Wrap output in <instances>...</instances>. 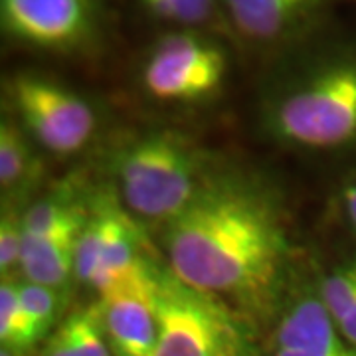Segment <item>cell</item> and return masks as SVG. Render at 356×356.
Masks as SVG:
<instances>
[{"label": "cell", "mask_w": 356, "mask_h": 356, "mask_svg": "<svg viewBox=\"0 0 356 356\" xmlns=\"http://www.w3.org/2000/svg\"><path fill=\"white\" fill-rule=\"evenodd\" d=\"M170 271L194 289L264 317L277 299L291 245L275 202L254 186L210 178L166 222Z\"/></svg>", "instance_id": "6da1fadb"}, {"label": "cell", "mask_w": 356, "mask_h": 356, "mask_svg": "<svg viewBox=\"0 0 356 356\" xmlns=\"http://www.w3.org/2000/svg\"><path fill=\"white\" fill-rule=\"evenodd\" d=\"M117 186L131 212L170 222L210 180L198 147L175 131H149L113 156Z\"/></svg>", "instance_id": "7a4b0ae2"}, {"label": "cell", "mask_w": 356, "mask_h": 356, "mask_svg": "<svg viewBox=\"0 0 356 356\" xmlns=\"http://www.w3.org/2000/svg\"><path fill=\"white\" fill-rule=\"evenodd\" d=\"M159 334L153 356H254L242 315L170 269H156Z\"/></svg>", "instance_id": "3957f363"}, {"label": "cell", "mask_w": 356, "mask_h": 356, "mask_svg": "<svg viewBox=\"0 0 356 356\" xmlns=\"http://www.w3.org/2000/svg\"><path fill=\"white\" fill-rule=\"evenodd\" d=\"M280 139L331 149L356 139V58H339L285 91L269 113Z\"/></svg>", "instance_id": "277c9868"}, {"label": "cell", "mask_w": 356, "mask_h": 356, "mask_svg": "<svg viewBox=\"0 0 356 356\" xmlns=\"http://www.w3.org/2000/svg\"><path fill=\"white\" fill-rule=\"evenodd\" d=\"M10 99L28 135L51 153H77L95 131L89 103L48 77L16 76L10 81Z\"/></svg>", "instance_id": "5b68a950"}, {"label": "cell", "mask_w": 356, "mask_h": 356, "mask_svg": "<svg viewBox=\"0 0 356 356\" xmlns=\"http://www.w3.org/2000/svg\"><path fill=\"white\" fill-rule=\"evenodd\" d=\"M228 70L226 51L196 32H175L156 42L143 81L147 91L165 102H196L212 95Z\"/></svg>", "instance_id": "8992f818"}, {"label": "cell", "mask_w": 356, "mask_h": 356, "mask_svg": "<svg viewBox=\"0 0 356 356\" xmlns=\"http://www.w3.org/2000/svg\"><path fill=\"white\" fill-rule=\"evenodd\" d=\"M6 36L48 51L88 48L99 28L95 0H0Z\"/></svg>", "instance_id": "52a82bcc"}, {"label": "cell", "mask_w": 356, "mask_h": 356, "mask_svg": "<svg viewBox=\"0 0 356 356\" xmlns=\"http://www.w3.org/2000/svg\"><path fill=\"white\" fill-rule=\"evenodd\" d=\"M154 269L140 261L99 293L102 323L113 356H153L159 321Z\"/></svg>", "instance_id": "ba28073f"}, {"label": "cell", "mask_w": 356, "mask_h": 356, "mask_svg": "<svg viewBox=\"0 0 356 356\" xmlns=\"http://www.w3.org/2000/svg\"><path fill=\"white\" fill-rule=\"evenodd\" d=\"M271 356H356L318 293L287 303L273 331Z\"/></svg>", "instance_id": "9c48e42d"}, {"label": "cell", "mask_w": 356, "mask_h": 356, "mask_svg": "<svg viewBox=\"0 0 356 356\" xmlns=\"http://www.w3.org/2000/svg\"><path fill=\"white\" fill-rule=\"evenodd\" d=\"M325 0H222L234 30L252 42H275L303 26Z\"/></svg>", "instance_id": "30bf717a"}, {"label": "cell", "mask_w": 356, "mask_h": 356, "mask_svg": "<svg viewBox=\"0 0 356 356\" xmlns=\"http://www.w3.org/2000/svg\"><path fill=\"white\" fill-rule=\"evenodd\" d=\"M77 236H64L42 242L22 240L20 271L26 281L46 285L51 289H64L72 277H76V242Z\"/></svg>", "instance_id": "8fae6325"}, {"label": "cell", "mask_w": 356, "mask_h": 356, "mask_svg": "<svg viewBox=\"0 0 356 356\" xmlns=\"http://www.w3.org/2000/svg\"><path fill=\"white\" fill-rule=\"evenodd\" d=\"M88 212L67 194H51L22 214L24 242H42L81 232Z\"/></svg>", "instance_id": "7c38bea8"}, {"label": "cell", "mask_w": 356, "mask_h": 356, "mask_svg": "<svg viewBox=\"0 0 356 356\" xmlns=\"http://www.w3.org/2000/svg\"><path fill=\"white\" fill-rule=\"evenodd\" d=\"M42 175L38 154L24 133L14 121L0 125V188L2 194H24Z\"/></svg>", "instance_id": "4fadbf2b"}, {"label": "cell", "mask_w": 356, "mask_h": 356, "mask_svg": "<svg viewBox=\"0 0 356 356\" xmlns=\"http://www.w3.org/2000/svg\"><path fill=\"white\" fill-rule=\"evenodd\" d=\"M143 257L139 255L137 248V232L131 224L127 216L119 212L111 204V214H109V229L105 238V248H103L102 264L93 277L91 287L97 293L107 289L111 283L121 280L127 271L135 266H139Z\"/></svg>", "instance_id": "5bb4252c"}, {"label": "cell", "mask_w": 356, "mask_h": 356, "mask_svg": "<svg viewBox=\"0 0 356 356\" xmlns=\"http://www.w3.org/2000/svg\"><path fill=\"white\" fill-rule=\"evenodd\" d=\"M111 202H99L79 232L76 242V280L91 287L102 264L105 238L109 229Z\"/></svg>", "instance_id": "9a60e30c"}, {"label": "cell", "mask_w": 356, "mask_h": 356, "mask_svg": "<svg viewBox=\"0 0 356 356\" xmlns=\"http://www.w3.org/2000/svg\"><path fill=\"white\" fill-rule=\"evenodd\" d=\"M0 344L18 353H26L34 346L30 323L20 301L18 281L13 277L2 280L0 285Z\"/></svg>", "instance_id": "2e32d148"}, {"label": "cell", "mask_w": 356, "mask_h": 356, "mask_svg": "<svg viewBox=\"0 0 356 356\" xmlns=\"http://www.w3.org/2000/svg\"><path fill=\"white\" fill-rule=\"evenodd\" d=\"M18 289H20V301L24 307L26 317L30 323L32 339L34 344H38L42 339L50 334L58 321L62 309V295L58 289L26 280L18 283Z\"/></svg>", "instance_id": "e0dca14e"}, {"label": "cell", "mask_w": 356, "mask_h": 356, "mask_svg": "<svg viewBox=\"0 0 356 356\" xmlns=\"http://www.w3.org/2000/svg\"><path fill=\"white\" fill-rule=\"evenodd\" d=\"M62 327L67 332L70 343L77 356H113L103 329L102 313L97 303L74 311L62 323Z\"/></svg>", "instance_id": "ac0fdd59"}, {"label": "cell", "mask_w": 356, "mask_h": 356, "mask_svg": "<svg viewBox=\"0 0 356 356\" xmlns=\"http://www.w3.org/2000/svg\"><path fill=\"white\" fill-rule=\"evenodd\" d=\"M317 293L339 325L356 305V257L329 271L321 281Z\"/></svg>", "instance_id": "d6986e66"}, {"label": "cell", "mask_w": 356, "mask_h": 356, "mask_svg": "<svg viewBox=\"0 0 356 356\" xmlns=\"http://www.w3.org/2000/svg\"><path fill=\"white\" fill-rule=\"evenodd\" d=\"M161 20L180 26H204L214 22L218 16L216 0H139Z\"/></svg>", "instance_id": "ffe728a7"}, {"label": "cell", "mask_w": 356, "mask_h": 356, "mask_svg": "<svg viewBox=\"0 0 356 356\" xmlns=\"http://www.w3.org/2000/svg\"><path fill=\"white\" fill-rule=\"evenodd\" d=\"M22 240H24V226L22 214L16 210H8L0 220V271L2 275L10 273L14 267H20L22 261Z\"/></svg>", "instance_id": "44dd1931"}, {"label": "cell", "mask_w": 356, "mask_h": 356, "mask_svg": "<svg viewBox=\"0 0 356 356\" xmlns=\"http://www.w3.org/2000/svg\"><path fill=\"white\" fill-rule=\"evenodd\" d=\"M40 356H77L74 346L70 343V337H67V332L64 331L62 325L48 339V343H46V346H44V350H42Z\"/></svg>", "instance_id": "7402d4cb"}, {"label": "cell", "mask_w": 356, "mask_h": 356, "mask_svg": "<svg viewBox=\"0 0 356 356\" xmlns=\"http://www.w3.org/2000/svg\"><path fill=\"white\" fill-rule=\"evenodd\" d=\"M339 329L343 332V337L348 341L350 344L356 346V305L355 309L346 315V317L339 323Z\"/></svg>", "instance_id": "603a6c76"}, {"label": "cell", "mask_w": 356, "mask_h": 356, "mask_svg": "<svg viewBox=\"0 0 356 356\" xmlns=\"http://www.w3.org/2000/svg\"><path fill=\"white\" fill-rule=\"evenodd\" d=\"M344 212L348 216V222L355 226L356 229V182H353L346 191H344Z\"/></svg>", "instance_id": "cb8c5ba5"}, {"label": "cell", "mask_w": 356, "mask_h": 356, "mask_svg": "<svg viewBox=\"0 0 356 356\" xmlns=\"http://www.w3.org/2000/svg\"><path fill=\"white\" fill-rule=\"evenodd\" d=\"M0 356H24V353H18V350H13V348L2 346V348H0Z\"/></svg>", "instance_id": "d4e9b609"}]
</instances>
